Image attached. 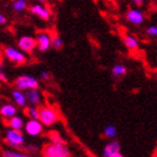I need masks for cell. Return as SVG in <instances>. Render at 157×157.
<instances>
[{
    "label": "cell",
    "mask_w": 157,
    "mask_h": 157,
    "mask_svg": "<svg viewBox=\"0 0 157 157\" xmlns=\"http://www.w3.org/2000/svg\"><path fill=\"white\" fill-rule=\"evenodd\" d=\"M43 155L45 157H69L70 151L62 144H48L43 149Z\"/></svg>",
    "instance_id": "cell-1"
},
{
    "label": "cell",
    "mask_w": 157,
    "mask_h": 157,
    "mask_svg": "<svg viewBox=\"0 0 157 157\" xmlns=\"http://www.w3.org/2000/svg\"><path fill=\"white\" fill-rule=\"evenodd\" d=\"M39 111V121L43 124V126H53L54 124L57 122L59 120V115L57 112L51 107H43V108L38 109Z\"/></svg>",
    "instance_id": "cell-2"
},
{
    "label": "cell",
    "mask_w": 157,
    "mask_h": 157,
    "mask_svg": "<svg viewBox=\"0 0 157 157\" xmlns=\"http://www.w3.org/2000/svg\"><path fill=\"white\" fill-rule=\"evenodd\" d=\"M6 141H7V144L10 145L11 147L19 148V147H21L24 145V143H25V137H24L23 134L20 132V130L11 129V128H10L6 134Z\"/></svg>",
    "instance_id": "cell-3"
},
{
    "label": "cell",
    "mask_w": 157,
    "mask_h": 157,
    "mask_svg": "<svg viewBox=\"0 0 157 157\" xmlns=\"http://www.w3.org/2000/svg\"><path fill=\"white\" fill-rule=\"evenodd\" d=\"M15 85L19 90H28V89H35L39 86V82L36 78L32 75H21L17 78L15 81Z\"/></svg>",
    "instance_id": "cell-4"
},
{
    "label": "cell",
    "mask_w": 157,
    "mask_h": 157,
    "mask_svg": "<svg viewBox=\"0 0 157 157\" xmlns=\"http://www.w3.org/2000/svg\"><path fill=\"white\" fill-rule=\"evenodd\" d=\"M3 53H5V56L9 59L10 62H13L16 64H25L27 61V57L25 55V53L23 51H19L17 48H13V47H6L3 49Z\"/></svg>",
    "instance_id": "cell-5"
},
{
    "label": "cell",
    "mask_w": 157,
    "mask_h": 157,
    "mask_svg": "<svg viewBox=\"0 0 157 157\" xmlns=\"http://www.w3.org/2000/svg\"><path fill=\"white\" fill-rule=\"evenodd\" d=\"M43 124L39 121V119H30L26 122V124L24 126L25 131L29 136H38L42 134L43 131Z\"/></svg>",
    "instance_id": "cell-6"
},
{
    "label": "cell",
    "mask_w": 157,
    "mask_h": 157,
    "mask_svg": "<svg viewBox=\"0 0 157 157\" xmlns=\"http://www.w3.org/2000/svg\"><path fill=\"white\" fill-rule=\"evenodd\" d=\"M18 46H19L20 51L25 53H32L34 49L36 48V39L32 36H23L20 37L18 40Z\"/></svg>",
    "instance_id": "cell-7"
},
{
    "label": "cell",
    "mask_w": 157,
    "mask_h": 157,
    "mask_svg": "<svg viewBox=\"0 0 157 157\" xmlns=\"http://www.w3.org/2000/svg\"><path fill=\"white\" fill-rule=\"evenodd\" d=\"M102 155L105 157H122V154H120V144L117 140L109 141L105 145Z\"/></svg>",
    "instance_id": "cell-8"
},
{
    "label": "cell",
    "mask_w": 157,
    "mask_h": 157,
    "mask_svg": "<svg viewBox=\"0 0 157 157\" xmlns=\"http://www.w3.org/2000/svg\"><path fill=\"white\" fill-rule=\"evenodd\" d=\"M36 45L40 52H46L52 46V36L48 33H39L36 38Z\"/></svg>",
    "instance_id": "cell-9"
},
{
    "label": "cell",
    "mask_w": 157,
    "mask_h": 157,
    "mask_svg": "<svg viewBox=\"0 0 157 157\" xmlns=\"http://www.w3.org/2000/svg\"><path fill=\"white\" fill-rule=\"evenodd\" d=\"M30 11L37 16L38 18L43 20H48L51 18V11L47 7H45L42 2L40 3H35L30 7Z\"/></svg>",
    "instance_id": "cell-10"
},
{
    "label": "cell",
    "mask_w": 157,
    "mask_h": 157,
    "mask_svg": "<svg viewBox=\"0 0 157 157\" xmlns=\"http://www.w3.org/2000/svg\"><path fill=\"white\" fill-rule=\"evenodd\" d=\"M126 18H127L128 21L130 24H132V25H141L145 20L144 13H141L140 10H137V9L128 10L127 15H126Z\"/></svg>",
    "instance_id": "cell-11"
},
{
    "label": "cell",
    "mask_w": 157,
    "mask_h": 157,
    "mask_svg": "<svg viewBox=\"0 0 157 157\" xmlns=\"http://www.w3.org/2000/svg\"><path fill=\"white\" fill-rule=\"evenodd\" d=\"M26 99H27V102H29L32 105H39L40 101H42V94L38 91V88L28 89V91L26 93Z\"/></svg>",
    "instance_id": "cell-12"
},
{
    "label": "cell",
    "mask_w": 157,
    "mask_h": 157,
    "mask_svg": "<svg viewBox=\"0 0 157 157\" xmlns=\"http://www.w3.org/2000/svg\"><path fill=\"white\" fill-rule=\"evenodd\" d=\"M11 95H13V101L16 102L17 105H19L21 108H25L27 105V99H26V94L23 92V90H19V89H16L11 92Z\"/></svg>",
    "instance_id": "cell-13"
},
{
    "label": "cell",
    "mask_w": 157,
    "mask_h": 157,
    "mask_svg": "<svg viewBox=\"0 0 157 157\" xmlns=\"http://www.w3.org/2000/svg\"><path fill=\"white\" fill-rule=\"evenodd\" d=\"M17 113V109L13 105H10V103H7V105H3L1 108H0V115L2 117L10 118L15 116Z\"/></svg>",
    "instance_id": "cell-14"
},
{
    "label": "cell",
    "mask_w": 157,
    "mask_h": 157,
    "mask_svg": "<svg viewBox=\"0 0 157 157\" xmlns=\"http://www.w3.org/2000/svg\"><path fill=\"white\" fill-rule=\"evenodd\" d=\"M124 46H126L128 49H130V51H136V49H138V47H139V42H138L134 36H131V35H124Z\"/></svg>",
    "instance_id": "cell-15"
},
{
    "label": "cell",
    "mask_w": 157,
    "mask_h": 157,
    "mask_svg": "<svg viewBox=\"0 0 157 157\" xmlns=\"http://www.w3.org/2000/svg\"><path fill=\"white\" fill-rule=\"evenodd\" d=\"M10 120L8 122L9 124V127L11 129H17V130H21V128H24V121H23V118L21 117H18V116H13V117L9 118Z\"/></svg>",
    "instance_id": "cell-16"
},
{
    "label": "cell",
    "mask_w": 157,
    "mask_h": 157,
    "mask_svg": "<svg viewBox=\"0 0 157 157\" xmlns=\"http://www.w3.org/2000/svg\"><path fill=\"white\" fill-rule=\"evenodd\" d=\"M127 73V67L121 64H117L112 67V75L116 76V78H119V76H122Z\"/></svg>",
    "instance_id": "cell-17"
},
{
    "label": "cell",
    "mask_w": 157,
    "mask_h": 157,
    "mask_svg": "<svg viewBox=\"0 0 157 157\" xmlns=\"http://www.w3.org/2000/svg\"><path fill=\"white\" fill-rule=\"evenodd\" d=\"M27 7V1L26 0H15L13 2V8L15 11L17 13H20V11H24Z\"/></svg>",
    "instance_id": "cell-18"
},
{
    "label": "cell",
    "mask_w": 157,
    "mask_h": 157,
    "mask_svg": "<svg viewBox=\"0 0 157 157\" xmlns=\"http://www.w3.org/2000/svg\"><path fill=\"white\" fill-rule=\"evenodd\" d=\"M117 128L113 126V124H108L107 127L105 128L103 130V134H105V137L108 138H115L117 136Z\"/></svg>",
    "instance_id": "cell-19"
},
{
    "label": "cell",
    "mask_w": 157,
    "mask_h": 157,
    "mask_svg": "<svg viewBox=\"0 0 157 157\" xmlns=\"http://www.w3.org/2000/svg\"><path fill=\"white\" fill-rule=\"evenodd\" d=\"M49 138H51L52 143H54V144L65 145V141L63 140L62 137L59 136V132H56V131H52V132H49Z\"/></svg>",
    "instance_id": "cell-20"
},
{
    "label": "cell",
    "mask_w": 157,
    "mask_h": 157,
    "mask_svg": "<svg viewBox=\"0 0 157 157\" xmlns=\"http://www.w3.org/2000/svg\"><path fill=\"white\" fill-rule=\"evenodd\" d=\"M27 116H28L30 119H38V117H39L38 109H37L36 107H34V105L29 107V108L27 109Z\"/></svg>",
    "instance_id": "cell-21"
},
{
    "label": "cell",
    "mask_w": 157,
    "mask_h": 157,
    "mask_svg": "<svg viewBox=\"0 0 157 157\" xmlns=\"http://www.w3.org/2000/svg\"><path fill=\"white\" fill-rule=\"evenodd\" d=\"M2 155L5 157H27L26 154H24V153L18 151H3Z\"/></svg>",
    "instance_id": "cell-22"
},
{
    "label": "cell",
    "mask_w": 157,
    "mask_h": 157,
    "mask_svg": "<svg viewBox=\"0 0 157 157\" xmlns=\"http://www.w3.org/2000/svg\"><path fill=\"white\" fill-rule=\"evenodd\" d=\"M52 46L54 47V48H56V49L61 48V47L63 46V40L59 38V36L53 37V38H52Z\"/></svg>",
    "instance_id": "cell-23"
},
{
    "label": "cell",
    "mask_w": 157,
    "mask_h": 157,
    "mask_svg": "<svg viewBox=\"0 0 157 157\" xmlns=\"http://www.w3.org/2000/svg\"><path fill=\"white\" fill-rule=\"evenodd\" d=\"M147 34L149 35V36L151 37H155L157 35V27L154 26V25H151V26H149L147 28Z\"/></svg>",
    "instance_id": "cell-24"
},
{
    "label": "cell",
    "mask_w": 157,
    "mask_h": 157,
    "mask_svg": "<svg viewBox=\"0 0 157 157\" xmlns=\"http://www.w3.org/2000/svg\"><path fill=\"white\" fill-rule=\"evenodd\" d=\"M0 81L5 82V83H8V78H7L6 74H5V72H3L2 69H1V66H0Z\"/></svg>",
    "instance_id": "cell-25"
},
{
    "label": "cell",
    "mask_w": 157,
    "mask_h": 157,
    "mask_svg": "<svg viewBox=\"0 0 157 157\" xmlns=\"http://www.w3.org/2000/svg\"><path fill=\"white\" fill-rule=\"evenodd\" d=\"M49 78V73L46 72V71H44V72L40 73V80L42 81H47Z\"/></svg>",
    "instance_id": "cell-26"
},
{
    "label": "cell",
    "mask_w": 157,
    "mask_h": 157,
    "mask_svg": "<svg viewBox=\"0 0 157 157\" xmlns=\"http://www.w3.org/2000/svg\"><path fill=\"white\" fill-rule=\"evenodd\" d=\"M7 21V18L3 16L2 13H0V24H5Z\"/></svg>",
    "instance_id": "cell-27"
},
{
    "label": "cell",
    "mask_w": 157,
    "mask_h": 157,
    "mask_svg": "<svg viewBox=\"0 0 157 157\" xmlns=\"http://www.w3.org/2000/svg\"><path fill=\"white\" fill-rule=\"evenodd\" d=\"M132 1H134V2L136 3V5H138V6H140V5H143V3H144L145 0H132Z\"/></svg>",
    "instance_id": "cell-28"
},
{
    "label": "cell",
    "mask_w": 157,
    "mask_h": 157,
    "mask_svg": "<svg viewBox=\"0 0 157 157\" xmlns=\"http://www.w3.org/2000/svg\"><path fill=\"white\" fill-rule=\"evenodd\" d=\"M37 1H39V2H42V3L46 2V0H37Z\"/></svg>",
    "instance_id": "cell-29"
}]
</instances>
